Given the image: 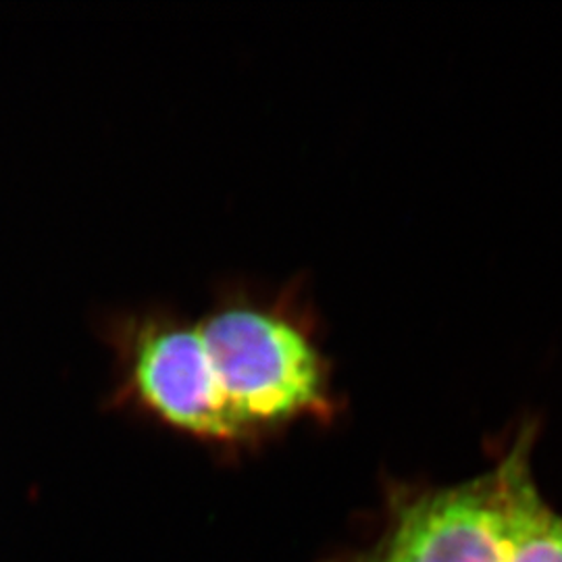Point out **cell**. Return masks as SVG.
<instances>
[{"label": "cell", "mask_w": 562, "mask_h": 562, "mask_svg": "<svg viewBox=\"0 0 562 562\" xmlns=\"http://www.w3.org/2000/svg\"><path fill=\"white\" fill-rule=\"evenodd\" d=\"M125 383L136 401L176 429L211 438H241L209 361L199 325L155 317L123 336Z\"/></svg>", "instance_id": "2"}, {"label": "cell", "mask_w": 562, "mask_h": 562, "mask_svg": "<svg viewBox=\"0 0 562 562\" xmlns=\"http://www.w3.org/2000/svg\"><path fill=\"white\" fill-rule=\"evenodd\" d=\"M536 422H522L506 446V562H562V515L546 503L531 473Z\"/></svg>", "instance_id": "4"}, {"label": "cell", "mask_w": 562, "mask_h": 562, "mask_svg": "<svg viewBox=\"0 0 562 562\" xmlns=\"http://www.w3.org/2000/svg\"><path fill=\"white\" fill-rule=\"evenodd\" d=\"M506 513L503 452L482 477L404 504L371 562H506Z\"/></svg>", "instance_id": "3"}, {"label": "cell", "mask_w": 562, "mask_h": 562, "mask_svg": "<svg viewBox=\"0 0 562 562\" xmlns=\"http://www.w3.org/2000/svg\"><path fill=\"white\" fill-rule=\"evenodd\" d=\"M199 329L241 434L329 408L331 378L322 348L288 308L225 302Z\"/></svg>", "instance_id": "1"}]
</instances>
